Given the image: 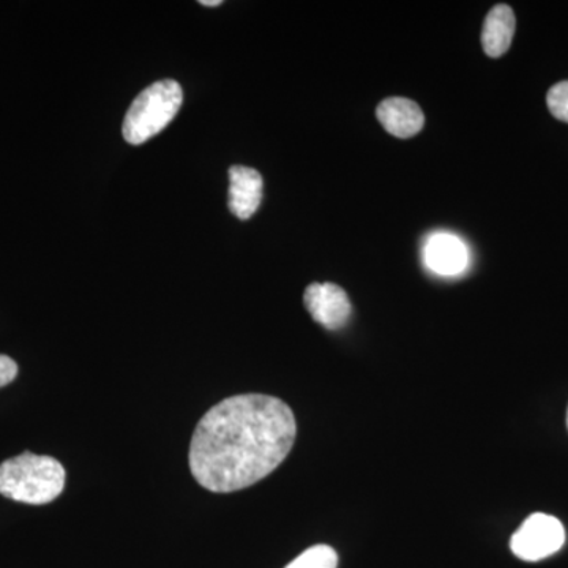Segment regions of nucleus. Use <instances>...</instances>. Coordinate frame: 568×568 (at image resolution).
Segmentation results:
<instances>
[{"instance_id":"nucleus-9","label":"nucleus","mask_w":568,"mask_h":568,"mask_svg":"<svg viewBox=\"0 0 568 568\" xmlns=\"http://www.w3.org/2000/svg\"><path fill=\"white\" fill-rule=\"evenodd\" d=\"M515 28H517V20H515L514 10L506 3H500L489 11L484 32H481V44L489 58H500L506 54L514 40Z\"/></svg>"},{"instance_id":"nucleus-8","label":"nucleus","mask_w":568,"mask_h":568,"mask_svg":"<svg viewBox=\"0 0 568 568\" xmlns=\"http://www.w3.org/2000/svg\"><path fill=\"white\" fill-rule=\"evenodd\" d=\"M377 119L396 138H413L424 129L425 115L413 100L392 97L377 106Z\"/></svg>"},{"instance_id":"nucleus-7","label":"nucleus","mask_w":568,"mask_h":568,"mask_svg":"<svg viewBox=\"0 0 568 568\" xmlns=\"http://www.w3.org/2000/svg\"><path fill=\"white\" fill-rule=\"evenodd\" d=\"M264 181L253 168L233 166L230 170V211L237 219H252L263 201Z\"/></svg>"},{"instance_id":"nucleus-4","label":"nucleus","mask_w":568,"mask_h":568,"mask_svg":"<svg viewBox=\"0 0 568 568\" xmlns=\"http://www.w3.org/2000/svg\"><path fill=\"white\" fill-rule=\"evenodd\" d=\"M564 541L566 529L558 518L547 514H534L514 534L510 548L517 558L537 562L558 552Z\"/></svg>"},{"instance_id":"nucleus-1","label":"nucleus","mask_w":568,"mask_h":568,"mask_svg":"<svg viewBox=\"0 0 568 568\" xmlns=\"http://www.w3.org/2000/svg\"><path fill=\"white\" fill-rule=\"evenodd\" d=\"M297 436L291 407L275 396L223 399L194 429L190 469L201 487L234 493L252 487L282 465Z\"/></svg>"},{"instance_id":"nucleus-5","label":"nucleus","mask_w":568,"mask_h":568,"mask_svg":"<svg viewBox=\"0 0 568 568\" xmlns=\"http://www.w3.org/2000/svg\"><path fill=\"white\" fill-rule=\"evenodd\" d=\"M304 302L313 320L328 331L342 328L353 312L346 291L334 283L310 284Z\"/></svg>"},{"instance_id":"nucleus-11","label":"nucleus","mask_w":568,"mask_h":568,"mask_svg":"<svg viewBox=\"0 0 568 568\" xmlns=\"http://www.w3.org/2000/svg\"><path fill=\"white\" fill-rule=\"evenodd\" d=\"M547 104L558 121L568 123V81L558 82L549 89Z\"/></svg>"},{"instance_id":"nucleus-13","label":"nucleus","mask_w":568,"mask_h":568,"mask_svg":"<svg viewBox=\"0 0 568 568\" xmlns=\"http://www.w3.org/2000/svg\"><path fill=\"white\" fill-rule=\"evenodd\" d=\"M201 6L219 7V6H222V0H201Z\"/></svg>"},{"instance_id":"nucleus-3","label":"nucleus","mask_w":568,"mask_h":568,"mask_svg":"<svg viewBox=\"0 0 568 568\" xmlns=\"http://www.w3.org/2000/svg\"><path fill=\"white\" fill-rule=\"evenodd\" d=\"M183 92L173 80L153 82L134 99L123 119L122 134L126 142L140 145L166 129L181 110Z\"/></svg>"},{"instance_id":"nucleus-12","label":"nucleus","mask_w":568,"mask_h":568,"mask_svg":"<svg viewBox=\"0 0 568 568\" xmlns=\"http://www.w3.org/2000/svg\"><path fill=\"white\" fill-rule=\"evenodd\" d=\"M18 376V365L9 355L0 354V388L9 386Z\"/></svg>"},{"instance_id":"nucleus-14","label":"nucleus","mask_w":568,"mask_h":568,"mask_svg":"<svg viewBox=\"0 0 568 568\" xmlns=\"http://www.w3.org/2000/svg\"><path fill=\"white\" fill-rule=\"evenodd\" d=\"M567 424H568V414H567Z\"/></svg>"},{"instance_id":"nucleus-2","label":"nucleus","mask_w":568,"mask_h":568,"mask_svg":"<svg viewBox=\"0 0 568 568\" xmlns=\"http://www.w3.org/2000/svg\"><path fill=\"white\" fill-rule=\"evenodd\" d=\"M63 487L65 469L55 458L24 452L0 465V495L14 503L44 506L61 496Z\"/></svg>"},{"instance_id":"nucleus-10","label":"nucleus","mask_w":568,"mask_h":568,"mask_svg":"<svg viewBox=\"0 0 568 568\" xmlns=\"http://www.w3.org/2000/svg\"><path fill=\"white\" fill-rule=\"evenodd\" d=\"M336 566H338V556L335 549L327 545H316L306 549L284 568H336Z\"/></svg>"},{"instance_id":"nucleus-6","label":"nucleus","mask_w":568,"mask_h":568,"mask_svg":"<svg viewBox=\"0 0 568 568\" xmlns=\"http://www.w3.org/2000/svg\"><path fill=\"white\" fill-rule=\"evenodd\" d=\"M426 267L437 275L463 274L469 265V250L457 235L436 233L426 239L424 248Z\"/></svg>"}]
</instances>
